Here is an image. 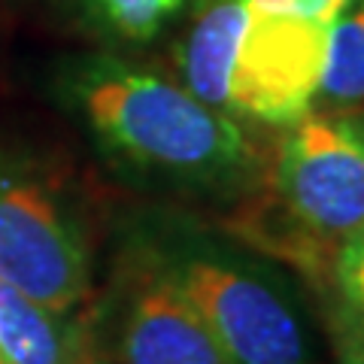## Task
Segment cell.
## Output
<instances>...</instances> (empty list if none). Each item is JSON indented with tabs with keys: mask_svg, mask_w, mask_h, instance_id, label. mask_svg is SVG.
<instances>
[{
	"mask_svg": "<svg viewBox=\"0 0 364 364\" xmlns=\"http://www.w3.org/2000/svg\"><path fill=\"white\" fill-rule=\"evenodd\" d=\"M58 97L100 149L136 176L210 200L249 198L267 179V155L243 122L131 58L91 52L67 61Z\"/></svg>",
	"mask_w": 364,
	"mask_h": 364,
	"instance_id": "obj_1",
	"label": "cell"
},
{
	"mask_svg": "<svg viewBox=\"0 0 364 364\" xmlns=\"http://www.w3.org/2000/svg\"><path fill=\"white\" fill-rule=\"evenodd\" d=\"M328 25L261 0H200L176 49V79L225 116L282 131L316 109Z\"/></svg>",
	"mask_w": 364,
	"mask_h": 364,
	"instance_id": "obj_2",
	"label": "cell"
},
{
	"mask_svg": "<svg viewBox=\"0 0 364 364\" xmlns=\"http://www.w3.org/2000/svg\"><path fill=\"white\" fill-rule=\"evenodd\" d=\"M234 364H313L306 322L282 279L252 249L191 225L140 240Z\"/></svg>",
	"mask_w": 364,
	"mask_h": 364,
	"instance_id": "obj_3",
	"label": "cell"
},
{
	"mask_svg": "<svg viewBox=\"0 0 364 364\" xmlns=\"http://www.w3.org/2000/svg\"><path fill=\"white\" fill-rule=\"evenodd\" d=\"M267 173L282 213L304 234V246L328 252V261L343 237L364 228L361 116L306 112L282 128Z\"/></svg>",
	"mask_w": 364,
	"mask_h": 364,
	"instance_id": "obj_4",
	"label": "cell"
},
{
	"mask_svg": "<svg viewBox=\"0 0 364 364\" xmlns=\"http://www.w3.org/2000/svg\"><path fill=\"white\" fill-rule=\"evenodd\" d=\"M0 282L73 316L91 294L82 225L49 182L0 164Z\"/></svg>",
	"mask_w": 364,
	"mask_h": 364,
	"instance_id": "obj_5",
	"label": "cell"
},
{
	"mask_svg": "<svg viewBox=\"0 0 364 364\" xmlns=\"http://www.w3.org/2000/svg\"><path fill=\"white\" fill-rule=\"evenodd\" d=\"M112 334L119 364H234L140 243L122 270Z\"/></svg>",
	"mask_w": 364,
	"mask_h": 364,
	"instance_id": "obj_6",
	"label": "cell"
},
{
	"mask_svg": "<svg viewBox=\"0 0 364 364\" xmlns=\"http://www.w3.org/2000/svg\"><path fill=\"white\" fill-rule=\"evenodd\" d=\"M0 358L4 364H100L85 328L18 289L0 282Z\"/></svg>",
	"mask_w": 364,
	"mask_h": 364,
	"instance_id": "obj_7",
	"label": "cell"
},
{
	"mask_svg": "<svg viewBox=\"0 0 364 364\" xmlns=\"http://www.w3.org/2000/svg\"><path fill=\"white\" fill-rule=\"evenodd\" d=\"M316 109L364 112V0H346L331 16Z\"/></svg>",
	"mask_w": 364,
	"mask_h": 364,
	"instance_id": "obj_8",
	"label": "cell"
},
{
	"mask_svg": "<svg viewBox=\"0 0 364 364\" xmlns=\"http://www.w3.org/2000/svg\"><path fill=\"white\" fill-rule=\"evenodd\" d=\"M191 0H70L91 31L116 43H152L186 13Z\"/></svg>",
	"mask_w": 364,
	"mask_h": 364,
	"instance_id": "obj_9",
	"label": "cell"
},
{
	"mask_svg": "<svg viewBox=\"0 0 364 364\" xmlns=\"http://www.w3.org/2000/svg\"><path fill=\"white\" fill-rule=\"evenodd\" d=\"M328 277L334 286V304L364 318V228L352 231L334 246Z\"/></svg>",
	"mask_w": 364,
	"mask_h": 364,
	"instance_id": "obj_10",
	"label": "cell"
},
{
	"mask_svg": "<svg viewBox=\"0 0 364 364\" xmlns=\"http://www.w3.org/2000/svg\"><path fill=\"white\" fill-rule=\"evenodd\" d=\"M331 340L337 364H364V318L337 304L331 310Z\"/></svg>",
	"mask_w": 364,
	"mask_h": 364,
	"instance_id": "obj_11",
	"label": "cell"
},
{
	"mask_svg": "<svg viewBox=\"0 0 364 364\" xmlns=\"http://www.w3.org/2000/svg\"><path fill=\"white\" fill-rule=\"evenodd\" d=\"M267 6H279V9H294V13H310V16H325L331 18L346 0H261Z\"/></svg>",
	"mask_w": 364,
	"mask_h": 364,
	"instance_id": "obj_12",
	"label": "cell"
},
{
	"mask_svg": "<svg viewBox=\"0 0 364 364\" xmlns=\"http://www.w3.org/2000/svg\"><path fill=\"white\" fill-rule=\"evenodd\" d=\"M0 364H4V358H0Z\"/></svg>",
	"mask_w": 364,
	"mask_h": 364,
	"instance_id": "obj_13",
	"label": "cell"
}]
</instances>
